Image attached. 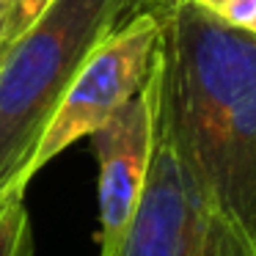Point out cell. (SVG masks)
I'll return each mask as SVG.
<instances>
[{
  "mask_svg": "<svg viewBox=\"0 0 256 256\" xmlns=\"http://www.w3.org/2000/svg\"><path fill=\"white\" fill-rule=\"evenodd\" d=\"M160 72L152 58L146 83L96 132H91L100 160V256H116L135 218L149 176L154 149Z\"/></svg>",
  "mask_w": 256,
  "mask_h": 256,
  "instance_id": "5b68a950",
  "label": "cell"
},
{
  "mask_svg": "<svg viewBox=\"0 0 256 256\" xmlns=\"http://www.w3.org/2000/svg\"><path fill=\"white\" fill-rule=\"evenodd\" d=\"M52 0H12V12H8L6 22V36H3V47H8L12 42H17L28 28H34L36 20L47 12Z\"/></svg>",
  "mask_w": 256,
  "mask_h": 256,
  "instance_id": "ba28073f",
  "label": "cell"
},
{
  "mask_svg": "<svg viewBox=\"0 0 256 256\" xmlns=\"http://www.w3.org/2000/svg\"><path fill=\"white\" fill-rule=\"evenodd\" d=\"M118 25V0H52L0 56V198L14 193L80 64Z\"/></svg>",
  "mask_w": 256,
  "mask_h": 256,
  "instance_id": "7a4b0ae2",
  "label": "cell"
},
{
  "mask_svg": "<svg viewBox=\"0 0 256 256\" xmlns=\"http://www.w3.org/2000/svg\"><path fill=\"white\" fill-rule=\"evenodd\" d=\"M8 12H12V0H0V47H3V36H6Z\"/></svg>",
  "mask_w": 256,
  "mask_h": 256,
  "instance_id": "30bf717a",
  "label": "cell"
},
{
  "mask_svg": "<svg viewBox=\"0 0 256 256\" xmlns=\"http://www.w3.org/2000/svg\"><path fill=\"white\" fill-rule=\"evenodd\" d=\"M34 232L25 210V193H6L0 198V256H30Z\"/></svg>",
  "mask_w": 256,
  "mask_h": 256,
  "instance_id": "8992f818",
  "label": "cell"
},
{
  "mask_svg": "<svg viewBox=\"0 0 256 256\" xmlns=\"http://www.w3.org/2000/svg\"><path fill=\"white\" fill-rule=\"evenodd\" d=\"M166 3H171V0H118V25L140 12H157Z\"/></svg>",
  "mask_w": 256,
  "mask_h": 256,
  "instance_id": "9c48e42d",
  "label": "cell"
},
{
  "mask_svg": "<svg viewBox=\"0 0 256 256\" xmlns=\"http://www.w3.org/2000/svg\"><path fill=\"white\" fill-rule=\"evenodd\" d=\"M116 256H256L204 196L160 118L144 196Z\"/></svg>",
  "mask_w": 256,
  "mask_h": 256,
  "instance_id": "277c9868",
  "label": "cell"
},
{
  "mask_svg": "<svg viewBox=\"0 0 256 256\" xmlns=\"http://www.w3.org/2000/svg\"><path fill=\"white\" fill-rule=\"evenodd\" d=\"M0 56H3V47H0Z\"/></svg>",
  "mask_w": 256,
  "mask_h": 256,
  "instance_id": "8fae6325",
  "label": "cell"
},
{
  "mask_svg": "<svg viewBox=\"0 0 256 256\" xmlns=\"http://www.w3.org/2000/svg\"><path fill=\"white\" fill-rule=\"evenodd\" d=\"M212 17L256 34V0H193Z\"/></svg>",
  "mask_w": 256,
  "mask_h": 256,
  "instance_id": "52a82bcc",
  "label": "cell"
},
{
  "mask_svg": "<svg viewBox=\"0 0 256 256\" xmlns=\"http://www.w3.org/2000/svg\"><path fill=\"white\" fill-rule=\"evenodd\" d=\"M157 47V20L152 12H140L116 25L100 44L86 56L74 72L58 110L52 113L39 146L34 149L25 171L20 174L14 193H25L30 179L50 166L64 149L91 138L122 105H127L146 83Z\"/></svg>",
  "mask_w": 256,
  "mask_h": 256,
  "instance_id": "3957f363",
  "label": "cell"
},
{
  "mask_svg": "<svg viewBox=\"0 0 256 256\" xmlns=\"http://www.w3.org/2000/svg\"><path fill=\"white\" fill-rule=\"evenodd\" d=\"M157 20V118L188 171L256 254V34L193 0Z\"/></svg>",
  "mask_w": 256,
  "mask_h": 256,
  "instance_id": "6da1fadb",
  "label": "cell"
}]
</instances>
